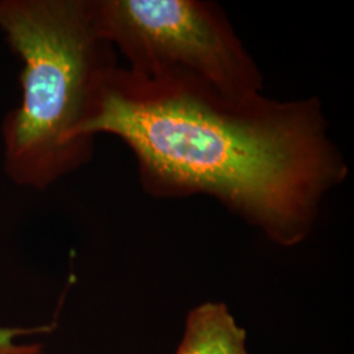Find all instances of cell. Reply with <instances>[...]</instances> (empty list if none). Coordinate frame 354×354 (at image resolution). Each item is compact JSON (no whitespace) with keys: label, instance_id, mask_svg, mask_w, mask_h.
<instances>
[{"label":"cell","instance_id":"cell-2","mask_svg":"<svg viewBox=\"0 0 354 354\" xmlns=\"http://www.w3.org/2000/svg\"><path fill=\"white\" fill-rule=\"evenodd\" d=\"M0 30L21 62V99L1 124L4 171L19 187L48 189L93 155L76 134L115 50L93 0H0Z\"/></svg>","mask_w":354,"mask_h":354},{"label":"cell","instance_id":"cell-5","mask_svg":"<svg viewBox=\"0 0 354 354\" xmlns=\"http://www.w3.org/2000/svg\"><path fill=\"white\" fill-rule=\"evenodd\" d=\"M49 328H0V354H45L38 342H20L24 336L41 333Z\"/></svg>","mask_w":354,"mask_h":354},{"label":"cell","instance_id":"cell-4","mask_svg":"<svg viewBox=\"0 0 354 354\" xmlns=\"http://www.w3.org/2000/svg\"><path fill=\"white\" fill-rule=\"evenodd\" d=\"M176 354H248L245 330L236 326L226 304H201L190 311Z\"/></svg>","mask_w":354,"mask_h":354},{"label":"cell","instance_id":"cell-3","mask_svg":"<svg viewBox=\"0 0 354 354\" xmlns=\"http://www.w3.org/2000/svg\"><path fill=\"white\" fill-rule=\"evenodd\" d=\"M104 36L145 76L194 77L232 99L261 93L263 77L225 12L201 0H93Z\"/></svg>","mask_w":354,"mask_h":354},{"label":"cell","instance_id":"cell-1","mask_svg":"<svg viewBox=\"0 0 354 354\" xmlns=\"http://www.w3.org/2000/svg\"><path fill=\"white\" fill-rule=\"evenodd\" d=\"M100 134L130 149L149 194L209 196L282 245L304 241L348 175L317 97L232 99L190 76L117 64L76 136Z\"/></svg>","mask_w":354,"mask_h":354}]
</instances>
